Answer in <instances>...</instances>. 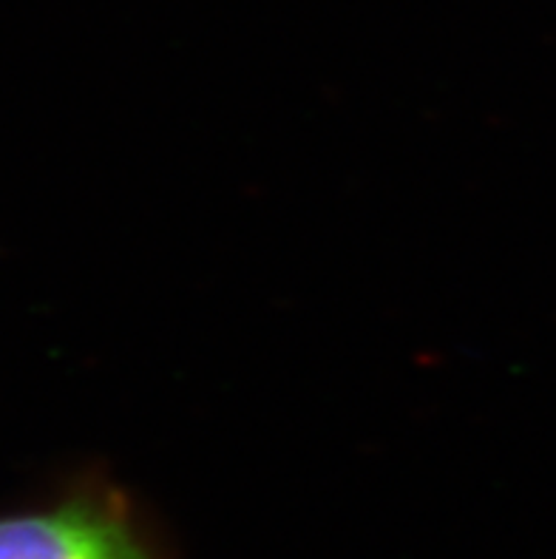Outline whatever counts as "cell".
<instances>
[{"label": "cell", "instance_id": "6da1fadb", "mask_svg": "<svg viewBox=\"0 0 556 559\" xmlns=\"http://www.w3.org/2000/svg\"><path fill=\"white\" fill-rule=\"evenodd\" d=\"M0 559H159L126 497L83 486L46 506L0 518Z\"/></svg>", "mask_w": 556, "mask_h": 559}]
</instances>
